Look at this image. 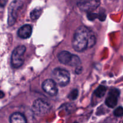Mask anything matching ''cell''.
<instances>
[{"label": "cell", "instance_id": "cell-1", "mask_svg": "<svg viewBox=\"0 0 123 123\" xmlns=\"http://www.w3.org/2000/svg\"><path fill=\"white\" fill-rule=\"evenodd\" d=\"M96 42L94 34L88 28L79 26L74 32L72 45L76 51L83 52L87 48H92Z\"/></svg>", "mask_w": 123, "mask_h": 123}, {"label": "cell", "instance_id": "cell-2", "mask_svg": "<svg viewBox=\"0 0 123 123\" xmlns=\"http://www.w3.org/2000/svg\"><path fill=\"white\" fill-rule=\"evenodd\" d=\"M52 79L60 86H66L69 83L70 77L68 72L61 68H56L52 73Z\"/></svg>", "mask_w": 123, "mask_h": 123}, {"label": "cell", "instance_id": "cell-3", "mask_svg": "<svg viewBox=\"0 0 123 123\" xmlns=\"http://www.w3.org/2000/svg\"><path fill=\"white\" fill-rule=\"evenodd\" d=\"M58 58L61 63L69 66H78L80 64V60L77 55L67 51H62L58 55Z\"/></svg>", "mask_w": 123, "mask_h": 123}, {"label": "cell", "instance_id": "cell-4", "mask_svg": "<svg viewBox=\"0 0 123 123\" xmlns=\"http://www.w3.org/2000/svg\"><path fill=\"white\" fill-rule=\"evenodd\" d=\"M22 7L23 2L20 0H14L11 2L8 10V25L12 26L14 25L18 18V12Z\"/></svg>", "mask_w": 123, "mask_h": 123}, {"label": "cell", "instance_id": "cell-5", "mask_svg": "<svg viewBox=\"0 0 123 123\" xmlns=\"http://www.w3.org/2000/svg\"><path fill=\"white\" fill-rule=\"evenodd\" d=\"M26 51V48L24 46H19L14 49L12 52L11 57V64L14 68L21 67L24 63V55Z\"/></svg>", "mask_w": 123, "mask_h": 123}, {"label": "cell", "instance_id": "cell-6", "mask_svg": "<svg viewBox=\"0 0 123 123\" xmlns=\"http://www.w3.org/2000/svg\"><path fill=\"white\" fill-rule=\"evenodd\" d=\"M50 109V105L43 99L38 98L33 102L32 106V112L38 116H43L49 112Z\"/></svg>", "mask_w": 123, "mask_h": 123}, {"label": "cell", "instance_id": "cell-7", "mask_svg": "<svg viewBox=\"0 0 123 123\" xmlns=\"http://www.w3.org/2000/svg\"><path fill=\"white\" fill-rule=\"evenodd\" d=\"M99 5L100 1L98 0H84L78 2V6L80 10L88 12L96 10Z\"/></svg>", "mask_w": 123, "mask_h": 123}, {"label": "cell", "instance_id": "cell-8", "mask_svg": "<svg viewBox=\"0 0 123 123\" xmlns=\"http://www.w3.org/2000/svg\"><path fill=\"white\" fill-rule=\"evenodd\" d=\"M43 91L51 96H56L58 92L56 84L53 79H46L42 84Z\"/></svg>", "mask_w": 123, "mask_h": 123}, {"label": "cell", "instance_id": "cell-9", "mask_svg": "<svg viewBox=\"0 0 123 123\" xmlns=\"http://www.w3.org/2000/svg\"><path fill=\"white\" fill-rule=\"evenodd\" d=\"M120 91L117 89H112L109 92L105 100V103L109 108H114L118 103V97L120 96Z\"/></svg>", "mask_w": 123, "mask_h": 123}, {"label": "cell", "instance_id": "cell-10", "mask_svg": "<svg viewBox=\"0 0 123 123\" xmlns=\"http://www.w3.org/2000/svg\"><path fill=\"white\" fill-rule=\"evenodd\" d=\"M32 34V26L30 25H25L21 26L18 31V35L20 38L26 39L29 38Z\"/></svg>", "mask_w": 123, "mask_h": 123}, {"label": "cell", "instance_id": "cell-11", "mask_svg": "<svg viewBox=\"0 0 123 123\" xmlns=\"http://www.w3.org/2000/svg\"><path fill=\"white\" fill-rule=\"evenodd\" d=\"M10 123H27L26 119L23 114L16 112L12 114L10 117Z\"/></svg>", "mask_w": 123, "mask_h": 123}, {"label": "cell", "instance_id": "cell-12", "mask_svg": "<svg viewBox=\"0 0 123 123\" xmlns=\"http://www.w3.org/2000/svg\"><path fill=\"white\" fill-rule=\"evenodd\" d=\"M106 91V88L103 85H100L96 90L94 94L97 97H102L105 96Z\"/></svg>", "mask_w": 123, "mask_h": 123}, {"label": "cell", "instance_id": "cell-13", "mask_svg": "<svg viewBox=\"0 0 123 123\" xmlns=\"http://www.w3.org/2000/svg\"><path fill=\"white\" fill-rule=\"evenodd\" d=\"M42 10L40 8H36L34 9L30 13V17L32 20H36L40 16Z\"/></svg>", "mask_w": 123, "mask_h": 123}, {"label": "cell", "instance_id": "cell-14", "mask_svg": "<svg viewBox=\"0 0 123 123\" xmlns=\"http://www.w3.org/2000/svg\"><path fill=\"white\" fill-rule=\"evenodd\" d=\"M78 94H79V92H78V90L74 89L70 92L69 94L68 95V98L71 100H74L78 98Z\"/></svg>", "mask_w": 123, "mask_h": 123}, {"label": "cell", "instance_id": "cell-15", "mask_svg": "<svg viewBox=\"0 0 123 123\" xmlns=\"http://www.w3.org/2000/svg\"><path fill=\"white\" fill-rule=\"evenodd\" d=\"M114 114L116 117H121L123 115V108L121 106L118 107L116 109H115L114 112Z\"/></svg>", "mask_w": 123, "mask_h": 123}, {"label": "cell", "instance_id": "cell-16", "mask_svg": "<svg viewBox=\"0 0 123 123\" xmlns=\"http://www.w3.org/2000/svg\"><path fill=\"white\" fill-rule=\"evenodd\" d=\"M87 17L88 18L89 20H93L94 19H96V18H98V14L97 13H94L92 12H88L87 14Z\"/></svg>", "mask_w": 123, "mask_h": 123}, {"label": "cell", "instance_id": "cell-17", "mask_svg": "<svg viewBox=\"0 0 123 123\" xmlns=\"http://www.w3.org/2000/svg\"><path fill=\"white\" fill-rule=\"evenodd\" d=\"M106 15L105 13H100L99 14H98V18H97L101 21H104L106 19Z\"/></svg>", "mask_w": 123, "mask_h": 123}, {"label": "cell", "instance_id": "cell-18", "mask_svg": "<svg viewBox=\"0 0 123 123\" xmlns=\"http://www.w3.org/2000/svg\"><path fill=\"white\" fill-rule=\"evenodd\" d=\"M82 67L80 66H77L75 70V73H76V74H80L82 72Z\"/></svg>", "mask_w": 123, "mask_h": 123}, {"label": "cell", "instance_id": "cell-19", "mask_svg": "<svg viewBox=\"0 0 123 123\" xmlns=\"http://www.w3.org/2000/svg\"><path fill=\"white\" fill-rule=\"evenodd\" d=\"M7 0H0V7H4L6 5Z\"/></svg>", "mask_w": 123, "mask_h": 123}, {"label": "cell", "instance_id": "cell-20", "mask_svg": "<svg viewBox=\"0 0 123 123\" xmlns=\"http://www.w3.org/2000/svg\"><path fill=\"white\" fill-rule=\"evenodd\" d=\"M4 97V93L2 91L0 90V99L3 98Z\"/></svg>", "mask_w": 123, "mask_h": 123}, {"label": "cell", "instance_id": "cell-21", "mask_svg": "<svg viewBox=\"0 0 123 123\" xmlns=\"http://www.w3.org/2000/svg\"><path fill=\"white\" fill-rule=\"evenodd\" d=\"M84 1V0H77V1H78V2H80V1Z\"/></svg>", "mask_w": 123, "mask_h": 123}, {"label": "cell", "instance_id": "cell-22", "mask_svg": "<svg viewBox=\"0 0 123 123\" xmlns=\"http://www.w3.org/2000/svg\"><path fill=\"white\" fill-rule=\"evenodd\" d=\"M76 123V122H75V123Z\"/></svg>", "mask_w": 123, "mask_h": 123}]
</instances>
